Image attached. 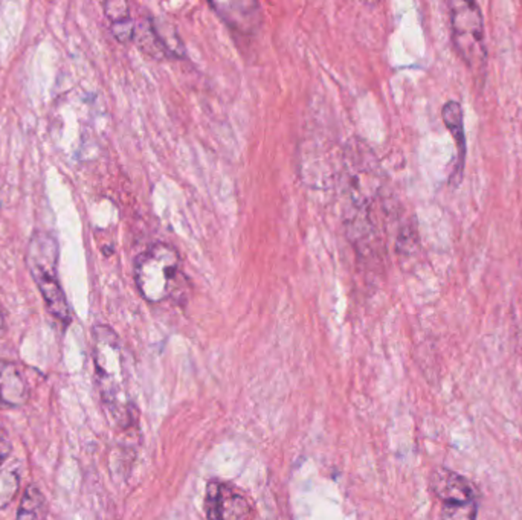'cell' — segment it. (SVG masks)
<instances>
[{
  "instance_id": "cell-6",
  "label": "cell",
  "mask_w": 522,
  "mask_h": 520,
  "mask_svg": "<svg viewBox=\"0 0 522 520\" xmlns=\"http://www.w3.org/2000/svg\"><path fill=\"white\" fill-rule=\"evenodd\" d=\"M208 520H254L256 508L242 488L224 481H209L205 496Z\"/></svg>"
},
{
  "instance_id": "cell-15",
  "label": "cell",
  "mask_w": 522,
  "mask_h": 520,
  "mask_svg": "<svg viewBox=\"0 0 522 520\" xmlns=\"http://www.w3.org/2000/svg\"><path fill=\"white\" fill-rule=\"evenodd\" d=\"M19 490V476L13 470H0V508L8 505Z\"/></svg>"
},
{
  "instance_id": "cell-13",
  "label": "cell",
  "mask_w": 522,
  "mask_h": 520,
  "mask_svg": "<svg viewBox=\"0 0 522 520\" xmlns=\"http://www.w3.org/2000/svg\"><path fill=\"white\" fill-rule=\"evenodd\" d=\"M478 497L442 502L440 520H477Z\"/></svg>"
},
{
  "instance_id": "cell-17",
  "label": "cell",
  "mask_w": 522,
  "mask_h": 520,
  "mask_svg": "<svg viewBox=\"0 0 522 520\" xmlns=\"http://www.w3.org/2000/svg\"><path fill=\"white\" fill-rule=\"evenodd\" d=\"M105 15L109 17L112 24L130 19L128 4H125V2H107V4H105Z\"/></svg>"
},
{
  "instance_id": "cell-1",
  "label": "cell",
  "mask_w": 522,
  "mask_h": 520,
  "mask_svg": "<svg viewBox=\"0 0 522 520\" xmlns=\"http://www.w3.org/2000/svg\"><path fill=\"white\" fill-rule=\"evenodd\" d=\"M96 380L101 397L112 415L127 425L132 421L134 405L128 400L127 375L121 342L109 326H96L94 331Z\"/></svg>"
},
{
  "instance_id": "cell-14",
  "label": "cell",
  "mask_w": 522,
  "mask_h": 520,
  "mask_svg": "<svg viewBox=\"0 0 522 520\" xmlns=\"http://www.w3.org/2000/svg\"><path fill=\"white\" fill-rule=\"evenodd\" d=\"M138 43L139 47L150 54L153 57H164L166 54L162 51L161 45L157 42L156 34L153 31L152 22L150 19L146 24L136 25V31H135V38Z\"/></svg>"
},
{
  "instance_id": "cell-4",
  "label": "cell",
  "mask_w": 522,
  "mask_h": 520,
  "mask_svg": "<svg viewBox=\"0 0 522 520\" xmlns=\"http://www.w3.org/2000/svg\"><path fill=\"white\" fill-rule=\"evenodd\" d=\"M380 166L361 139H352L342 155L341 184L355 213H368L380 191Z\"/></svg>"
},
{
  "instance_id": "cell-16",
  "label": "cell",
  "mask_w": 522,
  "mask_h": 520,
  "mask_svg": "<svg viewBox=\"0 0 522 520\" xmlns=\"http://www.w3.org/2000/svg\"><path fill=\"white\" fill-rule=\"evenodd\" d=\"M135 31H136V25H135L132 17L123 20V22L112 24V33H114L115 38L121 43L132 42L135 38Z\"/></svg>"
},
{
  "instance_id": "cell-2",
  "label": "cell",
  "mask_w": 522,
  "mask_h": 520,
  "mask_svg": "<svg viewBox=\"0 0 522 520\" xmlns=\"http://www.w3.org/2000/svg\"><path fill=\"white\" fill-rule=\"evenodd\" d=\"M135 281L139 294L148 303H162L166 298H176L186 276L181 272V258L175 247L157 243L141 254L135 265Z\"/></svg>"
},
{
  "instance_id": "cell-3",
  "label": "cell",
  "mask_w": 522,
  "mask_h": 520,
  "mask_svg": "<svg viewBox=\"0 0 522 520\" xmlns=\"http://www.w3.org/2000/svg\"><path fill=\"white\" fill-rule=\"evenodd\" d=\"M26 265L46 308L63 324L71 322V308L58 278V243L48 232H35L26 249Z\"/></svg>"
},
{
  "instance_id": "cell-10",
  "label": "cell",
  "mask_w": 522,
  "mask_h": 520,
  "mask_svg": "<svg viewBox=\"0 0 522 520\" xmlns=\"http://www.w3.org/2000/svg\"><path fill=\"white\" fill-rule=\"evenodd\" d=\"M28 400V385L15 365L0 368V402L8 406H22Z\"/></svg>"
},
{
  "instance_id": "cell-19",
  "label": "cell",
  "mask_w": 522,
  "mask_h": 520,
  "mask_svg": "<svg viewBox=\"0 0 522 520\" xmlns=\"http://www.w3.org/2000/svg\"><path fill=\"white\" fill-rule=\"evenodd\" d=\"M0 458H2V456H0Z\"/></svg>"
},
{
  "instance_id": "cell-12",
  "label": "cell",
  "mask_w": 522,
  "mask_h": 520,
  "mask_svg": "<svg viewBox=\"0 0 522 520\" xmlns=\"http://www.w3.org/2000/svg\"><path fill=\"white\" fill-rule=\"evenodd\" d=\"M46 502L35 485H28L17 511V520H46Z\"/></svg>"
},
{
  "instance_id": "cell-7",
  "label": "cell",
  "mask_w": 522,
  "mask_h": 520,
  "mask_svg": "<svg viewBox=\"0 0 522 520\" xmlns=\"http://www.w3.org/2000/svg\"><path fill=\"white\" fill-rule=\"evenodd\" d=\"M209 5L229 28L236 29L238 33L254 34L260 29L261 8L258 2L222 0V2H209Z\"/></svg>"
},
{
  "instance_id": "cell-5",
  "label": "cell",
  "mask_w": 522,
  "mask_h": 520,
  "mask_svg": "<svg viewBox=\"0 0 522 520\" xmlns=\"http://www.w3.org/2000/svg\"><path fill=\"white\" fill-rule=\"evenodd\" d=\"M452 43L466 66L475 76L485 78L487 66L485 15L472 0H452L449 4Z\"/></svg>"
},
{
  "instance_id": "cell-8",
  "label": "cell",
  "mask_w": 522,
  "mask_h": 520,
  "mask_svg": "<svg viewBox=\"0 0 522 520\" xmlns=\"http://www.w3.org/2000/svg\"><path fill=\"white\" fill-rule=\"evenodd\" d=\"M431 490L442 502L478 497V490L469 479L449 468H436L431 475Z\"/></svg>"
},
{
  "instance_id": "cell-11",
  "label": "cell",
  "mask_w": 522,
  "mask_h": 520,
  "mask_svg": "<svg viewBox=\"0 0 522 520\" xmlns=\"http://www.w3.org/2000/svg\"><path fill=\"white\" fill-rule=\"evenodd\" d=\"M153 31L156 34L157 42L161 45L162 51L168 57L184 58L186 55V45L182 42L177 29L161 17H152Z\"/></svg>"
},
{
  "instance_id": "cell-18",
  "label": "cell",
  "mask_w": 522,
  "mask_h": 520,
  "mask_svg": "<svg viewBox=\"0 0 522 520\" xmlns=\"http://www.w3.org/2000/svg\"><path fill=\"white\" fill-rule=\"evenodd\" d=\"M0 328H2V317H0Z\"/></svg>"
},
{
  "instance_id": "cell-9",
  "label": "cell",
  "mask_w": 522,
  "mask_h": 520,
  "mask_svg": "<svg viewBox=\"0 0 522 520\" xmlns=\"http://www.w3.org/2000/svg\"><path fill=\"white\" fill-rule=\"evenodd\" d=\"M443 123L447 125V130L451 133L457 145V165L452 173L451 184L458 185L463 177L466 162V135H465V119H463V109L458 101H447L442 109Z\"/></svg>"
}]
</instances>
